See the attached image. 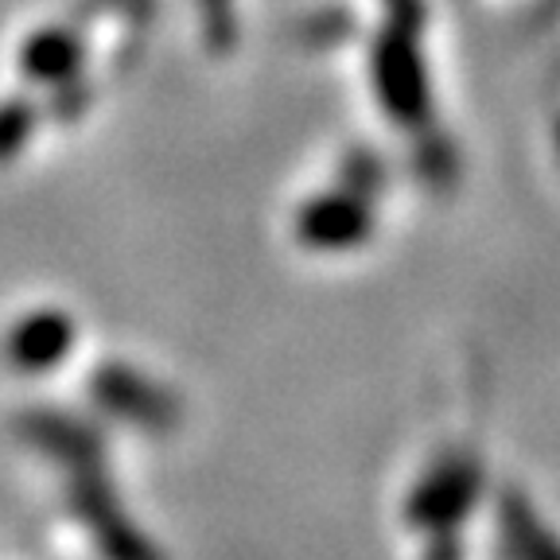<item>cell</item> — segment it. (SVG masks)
I'll use <instances>...</instances> for the list:
<instances>
[{"label":"cell","instance_id":"6da1fadb","mask_svg":"<svg viewBox=\"0 0 560 560\" xmlns=\"http://www.w3.org/2000/svg\"><path fill=\"white\" fill-rule=\"evenodd\" d=\"M79 39L70 32H59V27H47L44 35H32L24 44V74L35 82H59L70 79L74 67H79Z\"/></svg>","mask_w":560,"mask_h":560},{"label":"cell","instance_id":"7a4b0ae2","mask_svg":"<svg viewBox=\"0 0 560 560\" xmlns=\"http://www.w3.org/2000/svg\"><path fill=\"white\" fill-rule=\"evenodd\" d=\"M27 129H32V117H27L24 105H4L0 109V160H9L24 144Z\"/></svg>","mask_w":560,"mask_h":560},{"label":"cell","instance_id":"3957f363","mask_svg":"<svg viewBox=\"0 0 560 560\" xmlns=\"http://www.w3.org/2000/svg\"><path fill=\"white\" fill-rule=\"evenodd\" d=\"M207 4H210V9H214V4H226V0H207Z\"/></svg>","mask_w":560,"mask_h":560}]
</instances>
